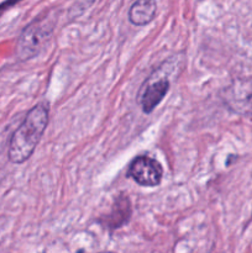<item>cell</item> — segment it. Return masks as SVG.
I'll return each mask as SVG.
<instances>
[{
	"instance_id": "52a82bcc",
	"label": "cell",
	"mask_w": 252,
	"mask_h": 253,
	"mask_svg": "<svg viewBox=\"0 0 252 253\" xmlns=\"http://www.w3.org/2000/svg\"><path fill=\"white\" fill-rule=\"evenodd\" d=\"M155 0H136L128 11V20L136 26H145L150 24L156 15Z\"/></svg>"
},
{
	"instance_id": "277c9868",
	"label": "cell",
	"mask_w": 252,
	"mask_h": 253,
	"mask_svg": "<svg viewBox=\"0 0 252 253\" xmlns=\"http://www.w3.org/2000/svg\"><path fill=\"white\" fill-rule=\"evenodd\" d=\"M127 174L142 187H156L162 180L163 168L158 161L147 156H140L132 161Z\"/></svg>"
},
{
	"instance_id": "6da1fadb",
	"label": "cell",
	"mask_w": 252,
	"mask_h": 253,
	"mask_svg": "<svg viewBox=\"0 0 252 253\" xmlns=\"http://www.w3.org/2000/svg\"><path fill=\"white\" fill-rule=\"evenodd\" d=\"M48 124V106L41 103L27 113L21 125L14 131L7 156L11 163L20 165L29 160L41 141Z\"/></svg>"
},
{
	"instance_id": "3957f363",
	"label": "cell",
	"mask_w": 252,
	"mask_h": 253,
	"mask_svg": "<svg viewBox=\"0 0 252 253\" xmlns=\"http://www.w3.org/2000/svg\"><path fill=\"white\" fill-rule=\"evenodd\" d=\"M221 100L230 111L241 116L252 115V81L235 79L221 90Z\"/></svg>"
},
{
	"instance_id": "5b68a950",
	"label": "cell",
	"mask_w": 252,
	"mask_h": 253,
	"mask_svg": "<svg viewBox=\"0 0 252 253\" xmlns=\"http://www.w3.org/2000/svg\"><path fill=\"white\" fill-rule=\"evenodd\" d=\"M169 86L170 83L167 77H161L158 79L151 78L143 86L140 95V104L143 113H152L167 95Z\"/></svg>"
},
{
	"instance_id": "8992f818",
	"label": "cell",
	"mask_w": 252,
	"mask_h": 253,
	"mask_svg": "<svg viewBox=\"0 0 252 253\" xmlns=\"http://www.w3.org/2000/svg\"><path fill=\"white\" fill-rule=\"evenodd\" d=\"M132 215V205L127 195H120L114 202L111 211L104 217L101 224L109 230H116L127 224Z\"/></svg>"
},
{
	"instance_id": "7a4b0ae2",
	"label": "cell",
	"mask_w": 252,
	"mask_h": 253,
	"mask_svg": "<svg viewBox=\"0 0 252 253\" xmlns=\"http://www.w3.org/2000/svg\"><path fill=\"white\" fill-rule=\"evenodd\" d=\"M53 30V24L48 19L36 20L25 27L17 41L16 54L21 61H27L39 53Z\"/></svg>"
}]
</instances>
